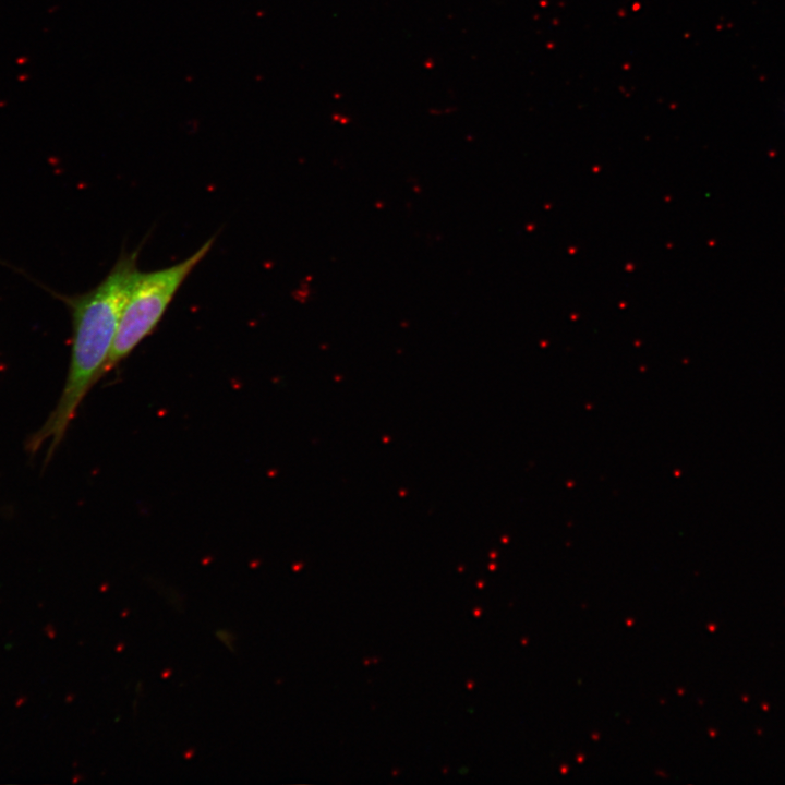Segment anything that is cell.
Masks as SVG:
<instances>
[{
    "mask_svg": "<svg viewBox=\"0 0 785 785\" xmlns=\"http://www.w3.org/2000/svg\"><path fill=\"white\" fill-rule=\"evenodd\" d=\"M169 674H170V669L164 671L162 677L166 678L169 676Z\"/></svg>",
    "mask_w": 785,
    "mask_h": 785,
    "instance_id": "obj_3",
    "label": "cell"
},
{
    "mask_svg": "<svg viewBox=\"0 0 785 785\" xmlns=\"http://www.w3.org/2000/svg\"><path fill=\"white\" fill-rule=\"evenodd\" d=\"M215 237L188 258L153 271H138L124 303L105 374L126 359L161 321L181 285L209 253Z\"/></svg>",
    "mask_w": 785,
    "mask_h": 785,
    "instance_id": "obj_2",
    "label": "cell"
},
{
    "mask_svg": "<svg viewBox=\"0 0 785 785\" xmlns=\"http://www.w3.org/2000/svg\"><path fill=\"white\" fill-rule=\"evenodd\" d=\"M137 256L138 250L123 252L95 288L64 299L71 311L73 329L69 373L55 410L32 437L29 447L33 451L49 440L48 454L51 455L85 396L105 375L124 303L140 271Z\"/></svg>",
    "mask_w": 785,
    "mask_h": 785,
    "instance_id": "obj_1",
    "label": "cell"
}]
</instances>
